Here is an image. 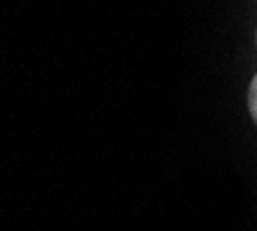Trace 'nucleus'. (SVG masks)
Here are the masks:
<instances>
[{"instance_id": "f257e3e1", "label": "nucleus", "mask_w": 257, "mask_h": 231, "mask_svg": "<svg viewBox=\"0 0 257 231\" xmlns=\"http://www.w3.org/2000/svg\"><path fill=\"white\" fill-rule=\"evenodd\" d=\"M248 111H250L252 120H255V125H257V74L252 77L250 90H248Z\"/></svg>"}]
</instances>
